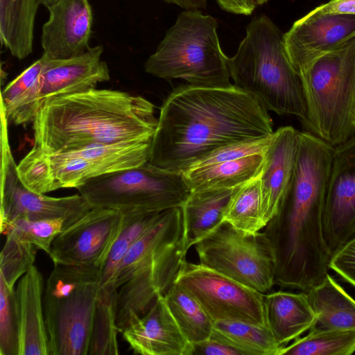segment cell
Segmentation results:
<instances>
[{
	"label": "cell",
	"instance_id": "obj_1",
	"mask_svg": "<svg viewBox=\"0 0 355 355\" xmlns=\"http://www.w3.org/2000/svg\"><path fill=\"white\" fill-rule=\"evenodd\" d=\"M273 132L266 107L235 85H180L161 106L148 162L182 173L218 148L266 138Z\"/></svg>",
	"mask_w": 355,
	"mask_h": 355
},
{
	"label": "cell",
	"instance_id": "obj_2",
	"mask_svg": "<svg viewBox=\"0 0 355 355\" xmlns=\"http://www.w3.org/2000/svg\"><path fill=\"white\" fill-rule=\"evenodd\" d=\"M33 148L51 153L91 145L151 142L157 119L146 98L93 88L46 101L33 121Z\"/></svg>",
	"mask_w": 355,
	"mask_h": 355
},
{
	"label": "cell",
	"instance_id": "obj_3",
	"mask_svg": "<svg viewBox=\"0 0 355 355\" xmlns=\"http://www.w3.org/2000/svg\"><path fill=\"white\" fill-rule=\"evenodd\" d=\"M331 169L324 157L300 155L288 192L263 232L275 260V284L306 292L328 274L331 254L322 216Z\"/></svg>",
	"mask_w": 355,
	"mask_h": 355
},
{
	"label": "cell",
	"instance_id": "obj_4",
	"mask_svg": "<svg viewBox=\"0 0 355 355\" xmlns=\"http://www.w3.org/2000/svg\"><path fill=\"white\" fill-rule=\"evenodd\" d=\"M227 64L234 85L255 96L268 110L306 123L301 79L287 56L284 33L269 17L261 14L252 18Z\"/></svg>",
	"mask_w": 355,
	"mask_h": 355
},
{
	"label": "cell",
	"instance_id": "obj_5",
	"mask_svg": "<svg viewBox=\"0 0 355 355\" xmlns=\"http://www.w3.org/2000/svg\"><path fill=\"white\" fill-rule=\"evenodd\" d=\"M218 22L200 10H184L144 63L145 71L171 81L180 78L199 87L227 88L228 57L217 33Z\"/></svg>",
	"mask_w": 355,
	"mask_h": 355
},
{
	"label": "cell",
	"instance_id": "obj_6",
	"mask_svg": "<svg viewBox=\"0 0 355 355\" xmlns=\"http://www.w3.org/2000/svg\"><path fill=\"white\" fill-rule=\"evenodd\" d=\"M306 131L335 146L355 133V37L300 71Z\"/></svg>",
	"mask_w": 355,
	"mask_h": 355
},
{
	"label": "cell",
	"instance_id": "obj_7",
	"mask_svg": "<svg viewBox=\"0 0 355 355\" xmlns=\"http://www.w3.org/2000/svg\"><path fill=\"white\" fill-rule=\"evenodd\" d=\"M151 142L91 145L51 153L32 148L17 164L21 182L45 194L76 188L114 172L139 166L149 159Z\"/></svg>",
	"mask_w": 355,
	"mask_h": 355
},
{
	"label": "cell",
	"instance_id": "obj_8",
	"mask_svg": "<svg viewBox=\"0 0 355 355\" xmlns=\"http://www.w3.org/2000/svg\"><path fill=\"white\" fill-rule=\"evenodd\" d=\"M101 271L54 265L43 297L50 355L89 354Z\"/></svg>",
	"mask_w": 355,
	"mask_h": 355
},
{
	"label": "cell",
	"instance_id": "obj_9",
	"mask_svg": "<svg viewBox=\"0 0 355 355\" xmlns=\"http://www.w3.org/2000/svg\"><path fill=\"white\" fill-rule=\"evenodd\" d=\"M188 247L181 207L159 212L123 257L112 284L118 289L129 281L141 293H164L186 261Z\"/></svg>",
	"mask_w": 355,
	"mask_h": 355
},
{
	"label": "cell",
	"instance_id": "obj_10",
	"mask_svg": "<svg viewBox=\"0 0 355 355\" xmlns=\"http://www.w3.org/2000/svg\"><path fill=\"white\" fill-rule=\"evenodd\" d=\"M92 208L121 213H159L181 207L191 191L182 173L148 161L93 179L76 189Z\"/></svg>",
	"mask_w": 355,
	"mask_h": 355
},
{
	"label": "cell",
	"instance_id": "obj_11",
	"mask_svg": "<svg viewBox=\"0 0 355 355\" xmlns=\"http://www.w3.org/2000/svg\"><path fill=\"white\" fill-rule=\"evenodd\" d=\"M199 263L261 293L275 284V260L263 232L245 233L222 222L194 245Z\"/></svg>",
	"mask_w": 355,
	"mask_h": 355
},
{
	"label": "cell",
	"instance_id": "obj_12",
	"mask_svg": "<svg viewBox=\"0 0 355 355\" xmlns=\"http://www.w3.org/2000/svg\"><path fill=\"white\" fill-rule=\"evenodd\" d=\"M102 45L67 59H49L34 84L19 98L3 107L8 122L16 125L32 122L36 113L50 99L96 88L110 79L107 63L101 60Z\"/></svg>",
	"mask_w": 355,
	"mask_h": 355
},
{
	"label": "cell",
	"instance_id": "obj_13",
	"mask_svg": "<svg viewBox=\"0 0 355 355\" xmlns=\"http://www.w3.org/2000/svg\"><path fill=\"white\" fill-rule=\"evenodd\" d=\"M175 282L198 301L214 322L237 320L266 325L264 294L214 269L185 261Z\"/></svg>",
	"mask_w": 355,
	"mask_h": 355
},
{
	"label": "cell",
	"instance_id": "obj_14",
	"mask_svg": "<svg viewBox=\"0 0 355 355\" xmlns=\"http://www.w3.org/2000/svg\"><path fill=\"white\" fill-rule=\"evenodd\" d=\"M123 220L120 211L92 208L55 239L48 255L54 265L101 270L121 231Z\"/></svg>",
	"mask_w": 355,
	"mask_h": 355
},
{
	"label": "cell",
	"instance_id": "obj_15",
	"mask_svg": "<svg viewBox=\"0 0 355 355\" xmlns=\"http://www.w3.org/2000/svg\"><path fill=\"white\" fill-rule=\"evenodd\" d=\"M0 226L17 218H66L76 222L92 207L79 193L55 198L27 189L19 180L8 139L1 141Z\"/></svg>",
	"mask_w": 355,
	"mask_h": 355
},
{
	"label": "cell",
	"instance_id": "obj_16",
	"mask_svg": "<svg viewBox=\"0 0 355 355\" xmlns=\"http://www.w3.org/2000/svg\"><path fill=\"white\" fill-rule=\"evenodd\" d=\"M322 230L331 256L355 237V133L334 146Z\"/></svg>",
	"mask_w": 355,
	"mask_h": 355
},
{
	"label": "cell",
	"instance_id": "obj_17",
	"mask_svg": "<svg viewBox=\"0 0 355 355\" xmlns=\"http://www.w3.org/2000/svg\"><path fill=\"white\" fill-rule=\"evenodd\" d=\"M355 37V15L311 10L284 33L288 60L297 73L318 58Z\"/></svg>",
	"mask_w": 355,
	"mask_h": 355
},
{
	"label": "cell",
	"instance_id": "obj_18",
	"mask_svg": "<svg viewBox=\"0 0 355 355\" xmlns=\"http://www.w3.org/2000/svg\"><path fill=\"white\" fill-rule=\"evenodd\" d=\"M48 10L41 37L43 55L49 59H67L90 48L93 13L89 0H60Z\"/></svg>",
	"mask_w": 355,
	"mask_h": 355
},
{
	"label": "cell",
	"instance_id": "obj_19",
	"mask_svg": "<svg viewBox=\"0 0 355 355\" xmlns=\"http://www.w3.org/2000/svg\"><path fill=\"white\" fill-rule=\"evenodd\" d=\"M121 334L134 353L142 355H191L192 343L175 320L164 297L151 306Z\"/></svg>",
	"mask_w": 355,
	"mask_h": 355
},
{
	"label": "cell",
	"instance_id": "obj_20",
	"mask_svg": "<svg viewBox=\"0 0 355 355\" xmlns=\"http://www.w3.org/2000/svg\"><path fill=\"white\" fill-rule=\"evenodd\" d=\"M300 132L292 126L274 131L261 175V213L266 225L277 214L292 183Z\"/></svg>",
	"mask_w": 355,
	"mask_h": 355
},
{
	"label": "cell",
	"instance_id": "obj_21",
	"mask_svg": "<svg viewBox=\"0 0 355 355\" xmlns=\"http://www.w3.org/2000/svg\"><path fill=\"white\" fill-rule=\"evenodd\" d=\"M44 281L33 265L17 282L18 355H50L44 309Z\"/></svg>",
	"mask_w": 355,
	"mask_h": 355
},
{
	"label": "cell",
	"instance_id": "obj_22",
	"mask_svg": "<svg viewBox=\"0 0 355 355\" xmlns=\"http://www.w3.org/2000/svg\"><path fill=\"white\" fill-rule=\"evenodd\" d=\"M266 324L281 345L309 331L316 320L307 293L278 291L263 295Z\"/></svg>",
	"mask_w": 355,
	"mask_h": 355
},
{
	"label": "cell",
	"instance_id": "obj_23",
	"mask_svg": "<svg viewBox=\"0 0 355 355\" xmlns=\"http://www.w3.org/2000/svg\"><path fill=\"white\" fill-rule=\"evenodd\" d=\"M264 163L265 153L188 169L182 173L190 191L235 189L261 176Z\"/></svg>",
	"mask_w": 355,
	"mask_h": 355
},
{
	"label": "cell",
	"instance_id": "obj_24",
	"mask_svg": "<svg viewBox=\"0 0 355 355\" xmlns=\"http://www.w3.org/2000/svg\"><path fill=\"white\" fill-rule=\"evenodd\" d=\"M306 293L316 315L311 329H355V300L329 273Z\"/></svg>",
	"mask_w": 355,
	"mask_h": 355
},
{
	"label": "cell",
	"instance_id": "obj_25",
	"mask_svg": "<svg viewBox=\"0 0 355 355\" xmlns=\"http://www.w3.org/2000/svg\"><path fill=\"white\" fill-rule=\"evenodd\" d=\"M236 189L191 191L181 206L189 248L223 222L224 210Z\"/></svg>",
	"mask_w": 355,
	"mask_h": 355
},
{
	"label": "cell",
	"instance_id": "obj_26",
	"mask_svg": "<svg viewBox=\"0 0 355 355\" xmlns=\"http://www.w3.org/2000/svg\"><path fill=\"white\" fill-rule=\"evenodd\" d=\"M37 0H0L1 44L19 60L33 52Z\"/></svg>",
	"mask_w": 355,
	"mask_h": 355
},
{
	"label": "cell",
	"instance_id": "obj_27",
	"mask_svg": "<svg viewBox=\"0 0 355 355\" xmlns=\"http://www.w3.org/2000/svg\"><path fill=\"white\" fill-rule=\"evenodd\" d=\"M211 338L222 342L241 355H279V345L267 325L223 320L214 323Z\"/></svg>",
	"mask_w": 355,
	"mask_h": 355
},
{
	"label": "cell",
	"instance_id": "obj_28",
	"mask_svg": "<svg viewBox=\"0 0 355 355\" xmlns=\"http://www.w3.org/2000/svg\"><path fill=\"white\" fill-rule=\"evenodd\" d=\"M164 297L178 324L191 343L211 337L214 322L186 289L174 282Z\"/></svg>",
	"mask_w": 355,
	"mask_h": 355
},
{
	"label": "cell",
	"instance_id": "obj_29",
	"mask_svg": "<svg viewBox=\"0 0 355 355\" xmlns=\"http://www.w3.org/2000/svg\"><path fill=\"white\" fill-rule=\"evenodd\" d=\"M118 289L112 284L101 286L96 300L89 355L119 354L116 325Z\"/></svg>",
	"mask_w": 355,
	"mask_h": 355
},
{
	"label": "cell",
	"instance_id": "obj_30",
	"mask_svg": "<svg viewBox=\"0 0 355 355\" xmlns=\"http://www.w3.org/2000/svg\"><path fill=\"white\" fill-rule=\"evenodd\" d=\"M260 178L238 187L223 212V221L245 233H257L265 227L261 213Z\"/></svg>",
	"mask_w": 355,
	"mask_h": 355
},
{
	"label": "cell",
	"instance_id": "obj_31",
	"mask_svg": "<svg viewBox=\"0 0 355 355\" xmlns=\"http://www.w3.org/2000/svg\"><path fill=\"white\" fill-rule=\"evenodd\" d=\"M355 352V329L309 330L284 346L279 355H350Z\"/></svg>",
	"mask_w": 355,
	"mask_h": 355
},
{
	"label": "cell",
	"instance_id": "obj_32",
	"mask_svg": "<svg viewBox=\"0 0 355 355\" xmlns=\"http://www.w3.org/2000/svg\"><path fill=\"white\" fill-rule=\"evenodd\" d=\"M123 214L122 229L101 269L100 286L112 284L125 254L135 241L151 225L159 213Z\"/></svg>",
	"mask_w": 355,
	"mask_h": 355
},
{
	"label": "cell",
	"instance_id": "obj_33",
	"mask_svg": "<svg viewBox=\"0 0 355 355\" xmlns=\"http://www.w3.org/2000/svg\"><path fill=\"white\" fill-rule=\"evenodd\" d=\"M75 222L66 218L28 220L17 218L0 226L2 234L11 235L35 245L47 254L55 239Z\"/></svg>",
	"mask_w": 355,
	"mask_h": 355
},
{
	"label": "cell",
	"instance_id": "obj_34",
	"mask_svg": "<svg viewBox=\"0 0 355 355\" xmlns=\"http://www.w3.org/2000/svg\"><path fill=\"white\" fill-rule=\"evenodd\" d=\"M6 242L0 254V278L10 288L34 265L36 257L35 245L11 235L6 236Z\"/></svg>",
	"mask_w": 355,
	"mask_h": 355
},
{
	"label": "cell",
	"instance_id": "obj_35",
	"mask_svg": "<svg viewBox=\"0 0 355 355\" xmlns=\"http://www.w3.org/2000/svg\"><path fill=\"white\" fill-rule=\"evenodd\" d=\"M19 325L15 288L0 278V354L18 355Z\"/></svg>",
	"mask_w": 355,
	"mask_h": 355
},
{
	"label": "cell",
	"instance_id": "obj_36",
	"mask_svg": "<svg viewBox=\"0 0 355 355\" xmlns=\"http://www.w3.org/2000/svg\"><path fill=\"white\" fill-rule=\"evenodd\" d=\"M271 137L272 135L266 138L227 145L202 158L188 169L201 168L256 154L264 153L270 144Z\"/></svg>",
	"mask_w": 355,
	"mask_h": 355
},
{
	"label": "cell",
	"instance_id": "obj_37",
	"mask_svg": "<svg viewBox=\"0 0 355 355\" xmlns=\"http://www.w3.org/2000/svg\"><path fill=\"white\" fill-rule=\"evenodd\" d=\"M46 61V57L42 54L40 59L31 64L4 87L1 92V103L5 107L16 101L34 84L42 73Z\"/></svg>",
	"mask_w": 355,
	"mask_h": 355
},
{
	"label": "cell",
	"instance_id": "obj_38",
	"mask_svg": "<svg viewBox=\"0 0 355 355\" xmlns=\"http://www.w3.org/2000/svg\"><path fill=\"white\" fill-rule=\"evenodd\" d=\"M329 268L355 287V237L331 256Z\"/></svg>",
	"mask_w": 355,
	"mask_h": 355
},
{
	"label": "cell",
	"instance_id": "obj_39",
	"mask_svg": "<svg viewBox=\"0 0 355 355\" xmlns=\"http://www.w3.org/2000/svg\"><path fill=\"white\" fill-rule=\"evenodd\" d=\"M241 355L234 348L212 338L192 343L191 355Z\"/></svg>",
	"mask_w": 355,
	"mask_h": 355
},
{
	"label": "cell",
	"instance_id": "obj_40",
	"mask_svg": "<svg viewBox=\"0 0 355 355\" xmlns=\"http://www.w3.org/2000/svg\"><path fill=\"white\" fill-rule=\"evenodd\" d=\"M320 13H333L355 15V0H330L313 9Z\"/></svg>",
	"mask_w": 355,
	"mask_h": 355
},
{
	"label": "cell",
	"instance_id": "obj_41",
	"mask_svg": "<svg viewBox=\"0 0 355 355\" xmlns=\"http://www.w3.org/2000/svg\"><path fill=\"white\" fill-rule=\"evenodd\" d=\"M220 8L230 13L250 15L257 7L254 0H216Z\"/></svg>",
	"mask_w": 355,
	"mask_h": 355
},
{
	"label": "cell",
	"instance_id": "obj_42",
	"mask_svg": "<svg viewBox=\"0 0 355 355\" xmlns=\"http://www.w3.org/2000/svg\"><path fill=\"white\" fill-rule=\"evenodd\" d=\"M164 1L170 4L178 6L186 10H200L207 8L208 0H164Z\"/></svg>",
	"mask_w": 355,
	"mask_h": 355
},
{
	"label": "cell",
	"instance_id": "obj_43",
	"mask_svg": "<svg viewBox=\"0 0 355 355\" xmlns=\"http://www.w3.org/2000/svg\"><path fill=\"white\" fill-rule=\"evenodd\" d=\"M40 5L45 6L47 9H49L60 0H37Z\"/></svg>",
	"mask_w": 355,
	"mask_h": 355
},
{
	"label": "cell",
	"instance_id": "obj_44",
	"mask_svg": "<svg viewBox=\"0 0 355 355\" xmlns=\"http://www.w3.org/2000/svg\"><path fill=\"white\" fill-rule=\"evenodd\" d=\"M254 1L257 6H259L266 3L268 1V0H254Z\"/></svg>",
	"mask_w": 355,
	"mask_h": 355
}]
</instances>
